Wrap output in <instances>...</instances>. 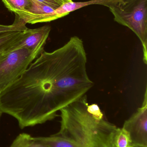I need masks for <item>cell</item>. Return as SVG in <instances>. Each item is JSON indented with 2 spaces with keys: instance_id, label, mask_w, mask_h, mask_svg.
Masks as SVG:
<instances>
[{
  "instance_id": "1",
  "label": "cell",
  "mask_w": 147,
  "mask_h": 147,
  "mask_svg": "<svg viewBox=\"0 0 147 147\" xmlns=\"http://www.w3.org/2000/svg\"><path fill=\"white\" fill-rule=\"evenodd\" d=\"M87 63L83 42L77 36L53 51H44L0 92V109L15 118L22 129L54 120L94 86Z\"/></svg>"
},
{
  "instance_id": "2",
  "label": "cell",
  "mask_w": 147,
  "mask_h": 147,
  "mask_svg": "<svg viewBox=\"0 0 147 147\" xmlns=\"http://www.w3.org/2000/svg\"><path fill=\"white\" fill-rule=\"evenodd\" d=\"M86 95L60 110V129L54 134L36 137L48 147H113L117 127L104 117Z\"/></svg>"
},
{
  "instance_id": "3",
  "label": "cell",
  "mask_w": 147,
  "mask_h": 147,
  "mask_svg": "<svg viewBox=\"0 0 147 147\" xmlns=\"http://www.w3.org/2000/svg\"><path fill=\"white\" fill-rule=\"evenodd\" d=\"M108 7L115 21L131 29L142 45L143 60L147 63V0H117Z\"/></svg>"
},
{
  "instance_id": "4",
  "label": "cell",
  "mask_w": 147,
  "mask_h": 147,
  "mask_svg": "<svg viewBox=\"0 0 147 147\" xmlns=\"http://www.w3.org/2000/svg\"><path fill=\"white\" fill-rule=\"evenodd\" d=\"M39 56L25 47L0 53V92L17 80Z\"/></svg>"
},
{
  "instance_id": "5",
  "label": "cell",
  "mask_w": 147,
  "mask_h": 147,
  "mask_svg": "<svg viewBox=\"0 0 147 147\" xmlns=\"http://www.w3.org/2000/svg\"><path fill=\"white\" fill-rule=\"evenodd\" d=\"M123 128L130 136L134 146L147 147V88L142 106L123 124Z\"/></svg>"
},
{
  "instance_id": "6",
  "label": "cell",
  "mask_w": 147,
  "mask_h": 147,
  "mask_svg": "<svg viewBox=\"0 0 147 147\" xmlns=\"http://www.w3.org/2000/svg\"><path fill=\"white\" fill-rule=\"evenodd\" d=\"M51 30V27L49 26L35 29L28 28L23 31L20 38L6 51H14L25 47L39 55L44 51V47Z\"/></svg>"
},
{
  "instance_id": "7",
  "label": "cell",
  "mask_w": 147,
  "mask_h": 147,
  "mask_svg": "<svg viewBox=\"0 0 147 147\" xmlns=\"http://www.w3.org/2000/svg\"><path fill=\"white\" fill-rule=\"evenodd\" d=\"M33 1L34 5L32 8L15 13L25 24L49 22L58 19L55 13L56 9L35 0Z\"/></svg>"
},
{
  "instance_id": "8",
  "label": "cell",
  "mask_w": 147,
  "mask_h": 147,
  "mask_svg": "<svg viewBox=\"0 0 147 147\" xmlns=\"http://www.w3.org/2000/svg\"><path fill=\"white\" fill-rule=\"evenodd\" d=\"M116 1L117 0H91L85 2H74L72 1L66 3L55 9V14L59 19L69 14L70 12L88 5L99 4L108 7L110 3Z\"/></svg>"
},
{
  "instance_id": "9",
  "label": "cell",
  "mask_w": 147,
  "mask_h": 147,
  "mask_svg": "<svg viewBox=\"0 0 147 147\" xmlns=\"http://www.w3.org/2000/svg\"><path fill=\"white\" fill-rule=\"evenodd\" d=\"M9 147H48L36 137L26 133H22L13 141Z\"/></svg>"
},
{
  "instance_id": "10",
  "label": "cell",
  "mask_w": 147,
  "mask_h": 147,
  "mask_svg": "<svg viewBox=\"0 0 147 147\" xmlns=\"http://www.w3.org/2000/svg\"><path fill=\"white\" fill-rule=\"evenodd\" d=\"M5 7L15 13L27 11L33 7V0H1Z\"/></svg>"
},
{
  "instance_id": "11",
  "label": "cell",
  "mask_w": 147,
  "mask_h": 147,
  "mask_svg": "<svg viewBox=\"0 0 147 147\" xmlns=\"http://www.w3.org/2000/svg\"><path fill=\"white\" fill-rule=\"evenodd\" d=\"M134 147L129 133L123 128H117L113 139V147Z\"/></svg>"
},
{
  "instance_id": "12",
  "label": "cell",
  "mask_w": 147,
  "mask_h": 147,
  "mask_svg": "<svg viewBox=\"0 0 147 147\" xmlns=\"http://www.w3.org/2000/svg\"><path fill=\"white\" fill-rule=\"evenodd\" d=\"M23 31L9 32L0 34V53L6 51L22 35Z\"/></svg>"
},
{
  "instance_id": "13",
  "label": "cell",
  "mask_w": 147,
  "mask_h": 147,
  "mask_svg": "<svg viewBox=\"0 0 147 147\" xmlns=\"http://www.w3.org/2000/svg\"><path fill=\"white\" fill-rule=\"evenodd\" d=\"M16 16L15 20L12 25L7 26L0 24V34L7 32H22L27 29L26 24L22 22L17 16Z\"/></svg>"
},
{
  "instance_id": "14",
  "label": "cell",
  "mask_w": 147,
  "mask_h": 147,
  "mask_svg": "<svg viewBox=\"0 0 147 147\" xmlns=\"http://www.w3.org/2000/svg\"><path fill=\"white\" fill-rule=\"evenodd\" d=\"M35 1L46 4L48 6L54 8L55 9H57V8L59 7L62 4H63L58 0H35Z\"/></svg>"
},
{
  "instance_id": "15",
  "label": "cell",
  "mask_w": 147,
  "mask_h": 147,
  "mask_svg": "<svg viewBox=\"0 0 147 147\" xmlns=\"http://www.w3.org/2000/svg\"><path fill=\"white\" fill-rule=\"evenodd\" d=\"M62 4L70 2L72 1V0H58Z\"/></svg>"
},
{
  "instance_id": "16",
  "label": "cell",
  "mask_w": 147,
  "mask_h": 147,
  "mask_svg": "<svg viewBox=\"0 0 147 147\" xmlns=\"http://www.w3.org/2000/svg\"><path fill=\"white\" fill-rule=\"evenodd\" d=\"M3 113V112L0 109V119H1V117L2 115V114Z\"/></svg>"
},
{
  "instance_id": "17",
  "label": "cell",
  "mask_w": 147,
  "mask_h": 147,
  "mask_svg": "<svg viewBox=\"0 0 147 147\" xmlns=\"http://www.w3.org/2000/svg\"><path fill=\"white\" fill-rule=\"evenodd\" d=\"M134 147H143V146H135Z\"/></svg>"
}]
</instances>
